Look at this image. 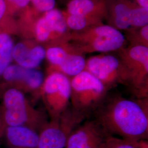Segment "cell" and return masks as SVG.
Masks as SVG:
<instances>
[{
	"label": "cell",
	"mask_w": 148,
	"mask_h": 148,
	"mask_svg": "<svg viewBox=\"0 0 148 148\" xmlns=\"http://www.w3.org/2000/svg\"><path fill=\"white\" fill-rule=\"evenodd\" d=\"M68 53L63 48L52 47L46 51V57L50 63L57 68L62 63Z\"/></svg>",
	"instance_id": "d6986e66"
},
{
	"label": "cell",
	"mask_w": 148,
	"mask_h": 148,
	"mask_svg": "<svg viewBox=\"0 0 148 148\" xmlns=\"http://www.w3.org/2000/svg\"><path fill=\"white\" fill-rule=\"evenodd\" d=\"M81 115L75 112L74 115L67 114V111L60 117L52 119L41 128L38 134L36 148H64L65 147L69 134L76 120Z\"/></svg>",
	"instance_id": "ba28073f"
},
{
	"label": "cell",
	"mask_w": 148,
	"mask_h": 148,
	"mask_svg": "<svg viewBox=\"0 0 148 148\" xmlns=\"http://www.w3.org/2000/svg\"><path fill=\"white\" fill-rule=\"evenodd\" d=\"M32 1L37 10L43 12L53 10L55 5V0H32Z\"/></svg>",
	"instance_id": "603a6c76"
},
{
	"label": "cell",
	"mask_w": 148,
	"mask_h": 148,
	"mask_svg": "<svg viewBox=\"0 0 148 148\" xmlns=\"http://www.w3.org/2000/svg\"><path fill=\"white\" fill-rule=\"evenodd\" d=\"M19 7H25L30 0H9Z\"/></svg>",
	"instance_id": "484cf974"
},
{
	"label": "cell",
	"mask_w": 148,
	"mask_h": 148,
	"mask_svg": "<svg viewBox=\"0 0 148 148\" xmlns=\"http://www.w3.org/2000/svg\"><path fill=\"white\" fill-rule=\"evenodd\" d=\"M52 32L64 33L66 30V23L61 12L57 10L47 11L44 17Z\"/></svg>",
	"instance_id": "9a60e30c"
},
{
	"label": "cell",
	"mask_w": 148,
	"mask_h": 148,
	"mask_svg": "<svg viewBox=\"0 0 148 148\" xmlns=\"http://www.w3.org/2000/svg\"><path fill=\"white\" fill-rule=\"evenodd\" d=\"M70 79V103L80 115L95 110L106 99L107 88L101 81L87 71Z\"/></svg>",
	"instance_id": "3957f363"
},
{
	"label": "cell",
	"mask_w": 148,
	"mask_h": 148,
	"mask_svg": "<svg viewBox=\"0 0 148 148\" xmlns=\"http://www.w3.org/2000/svg\"><path fill=\"white\" fill-rule=\"evenodd\" d=\"M0 105L6 126H25L36 131L46 123L44 114L32 106L24 93L15 88H7L0 95Z\"/></svg>",
	"instance_id": "7a4b0ae2"
},
{
	"label": "cell",
	"mask_w": 148,
	"mask_h": 148,
	"mask_svg": "<svg viewBox=\"0 0 148 148\" xmlns=\"http://www.w3.org/2000/svg\"><path fill=\"white\" fill-rule=\"evenodd\" d=\"M86 61L82 56L78 54L69 53L62 63L57 67L58 70L56 71L72 78L84 71Z\"/></svg>",
	"instance_id": "4fadbf2b"
},
{
	"label": "cell",
	"mask_w": 148,
	"mask_h": 148,
	"mask_svg": "<svg viewBox=\"0 0 148 148\" xmlns=\"http://www.w3.org/2000/svg\"><path fill=\"white\" fill-rule=\"evenodd\" d=\"M9 144L17 148H36L38 134L36 130L25 126H6L5 131Z\"/></svg>",
	"instance_id": "7c38bea8"
},
{
	"label": "cell",
	"mask_w": 148,
	"mask_h": 148,
	"mask_svg": "<svg viewBox=\"0 0 148 148\" xmlns=\"http://www.w3.org/2000/svg\"><path fill=\"white\" fill-rule=\"evenodd\" d=\"M131 9L127 5L120 3L115 8V22L117 27L126 29L131 26L130 13Z\"/></svg>",
	"instance_id": "ac0fdd59"
},
{
	"label": "cell",
	"mask_w": 148,
	"mask_h": 148,
	"mask_svg": "<svg viewBox=\"0 0 148 148\" xmlns=\"http://www.w3.org/2000/svg\"><path fill=\"white\" fill-rule=\"evenodd\" d=\"M95 4L91 0H71L68 9L70 15L86 16L93 11Z\"/></svg>",
	"instance_id": "2e32d148"
},
{
	"label": "cell",
	"mask_w": 148,
	"mask_h": 148,
	"mask_svg": "<svg viewBox=\"0 0 148 148\" xmlns=\"http://www.w3.org/2000/svg\"><path fill=\"white\" fill-rule=\"evenodd\" d=\"M85 70L99 79L107 90L117 85H127L126 75L121 63L113 56L90 58L86 62Z\"/></svg>",
	"instance_id": "52a82bcc"
},
{
	"label": "cell",
	"mask_w": 148,
	"mask_h": 148,
	"mask_svg": "<svg viewBox=\"0 0 148 148\" xmlns=\"http://www.w3.org/2000/svg\"><path fill=\"white\" fill-rule=\"evenodd\" d=\"M70 94V79L65 75L53 71L45 78L40 95L52 120L67 111Z\"/></svg>",
	"instance_id": "277c9868"
},
{
	"label": "cell",
	"mask_w": 148,
	"mask_h": 148,
	"mask_svg": "<svg viewBox=\"0 0 148 148\" xmlns=\"http://www.w3.org/2000/svg\"><path fill=\"white\" fill-rule=\"evenodd\" d=\"M130 22L131 25L143 27L148 24V10L144 8L131 9L130 13Z\"/></svg>",
	"instance_id": "ffe728a7"
},
{
	"label": "cell",
	"mask_w": 148,
	"mask_h": 148,
	"mask_svg": "<svg viewBox=\"0 0 148 148\" xmlns=\"http://www.w3.org/2000/svg\"><path fill=\"white\" fill-rule=\"evenodd\" d=\"M115 97L103 101L95 120L109 136L138 142L147 138L148 102Z\"/></svg>",
	"instance_id": "6da1fadb"
},
{
	"label": "cell",
	"mask_w": 148,
	"mask_h": 148,
	"mask_svg": "<svg viewBox=\"0 0 148 148\" xmlns=\"http://www.w3.org/2000/svg\"><path fill=\"white\" fill-rule=\"evenodd\" d=\"M67 25L74 30H81L87 25L86 16L70 15L67 20Z\"/></svg>",
	"instance_id": "7402d4cb"
},
{
	"label": "cell",
	"mask_w": 148,
	"mask_h": 148,
	"mask_svg": "<svg viewBox=\"0 0 148 148\" xmlns=\"http://www.w3.org/2000/svg\"><path fill=\"white\" fill-rule=\"evenodd\" d=\"M140 34L145 41L148 42V25L144 26L142 27Z\"/></svg>",
	"instance_id": "d4e9b609"
},
{
	"label": "cell",
	"mask_w": 148,
	"mask_h": 148,
	"mask_svg": "<svg viewBox=\"0 0 148 148\" xmlns=\"http://www.w3.org/2000/svg\"><path fill=\"white\" fill-rule=\"evenodd\" d=\"M142 8L148 10V0H137Z\"/></svg>",
	"instance_id": "83f0119b"
},
{
	"label": "cell",
	"mask_w": 148,
	"mask_h": 148,
	"mask_svg": "<svg viewBox=\"0 0 148 148\" xmlns=\"http://www.w3.org/2000/svg\"><path fill=\"white\" fill-rule=\"evenodd\" d=\"M13 43L6 34H0V79L7 68L10 65L12 58Z\"/></svg>",
	"instance_id": "5bb4252c"
},
{
	"label": "cell",
	"mask_w": 148,
	"mask_h": 148,
	"mask_svg": "<svg viewBox=\"0 0 148 148\" xmlns=\"http://www.w3.org/2000/svg\"><path fill=\"white\" fill-rule=\"evenodd\" d=\"M5 123L3 120V117L2 115V112L1 110V107L0 106V140L1 138L5 134Z\"/></svg>",
	"instance_id": "cb8c5ba5"
},
{
	"label": "cell",
	"mask_w": 148,
	"mask_h": 148,
	"mask_svg": "<svg viewBox=\"0 0 148 148\" xmlns=\"http://www.w3.org/2000/svg\"><path fill=\"white\" fill-rule=\"evenodd\" d=\"M5 10V5L3 0H0V20L3 16Z\"/></svg>",
	"instance_id": "4316f807"
},
{
	"label": "cell",
	"mask_w": 148,
	"mask_h": 148,
	"mask_svg": "<svg viewBox=\"0 0 148 148\" xmlns=\"http://www.w3.org/2000/svg\"><path fill=\"white\" fill-rule=\"evenodd\" d=\"M45 79L42 73L36 69H27L16 64L10 65L0 79V95L7 88H15L23 93L40 95Z\"/></svg>",
	"instance_id": "8992f818"
},
{
	"label": "cell",
	"mask_w": 148,
	"mask_h": 148,
	"mask_svg": "<svg viewBox=\"0 0 148 148\" xmlns=\"http://www.w3.org/2000/svg\"><path fill=\"white\" fill-rule=\"evenodd\" d=\"M46 57V51L41 46L29 48L23 43L14 46L12 58L17 65L27 69H36Z\"/></svg>",
	"instance_id": "8fae6325"
},
{
	"label": "cell",
	"mask_w": 148,
	"mask_h": 148,
	"mask_svg": "<svg viewBox=\"0 0 148 148\" xmlns=\"http://www.w3.org/2000/svg\"><path fill=\"white\" fill-rule=\"evenodd\" d=\"M102 148H148V146L144 141L131 142L120 138L108 136Z\"/></svg>",
	"instance_id": "e0dca14e"
},
{
	"label": "cell",
	"mask_w": 148,
	"mask_h": 148,
	"mask_svg": "<svg viewBox=\"0 0 148 148\" xmlns=\"http://www.w3.org/2000/svg\"><path fill=\"white\" fill-rule=\"evenodd\" d=\"M125 37L112 27L104 25L96 27L95 35L88 42L86 51L108 52L119 49L123 45Z\"/></svg>",
	"instance_id": "30bf717a"
},
{
	"label": "cell",
	"mask_w": 148,
	"mask_h": 148,
	"mask_svg": "<svg viewBox=\"0 0 148 148\" xmlns=\"http://www.w3.org/2000/svg\"><path fill=\"white\" fill-rule=\"evenodd\" d=\"M95 120L85 122L71 131L66 148H102L108 136Z\"/></svg>",
	"instance_id": "9c48e42d"
},
{
	"label": "cell",
	"mask_w": 148,
	"mask_h": 148,
	"mask_svg": "<svg viewBox=\"0 0 148 148\" xmlns=\"http://www.w3.org/2000/svg\"><path fill=\"white\" fill-rule=\"evenodd\" d=\"M51 32L52 30L45 18L40 19L38 21L36 27V34L39 41L44 42L46 41Z\"/></svg>",
	"instance_id": "44dd1931"
},
{
	"label": "cell",
	"mask_w": 148,
	"mask_h": 148,
	"mask_svg": "<svg viewBox=\"0 0 148 148\" xmlns=\"http://www.w3.org/2000/svg\"><path fill=\"white\" fill-rule=\"evenodd\" d=\"M125 71L127 86L138 96L146 98L148 88V48L137 45L123 54L121 62Z\"/></svg>",
	"instance_id": "5b68a950"
}]
</instances>
